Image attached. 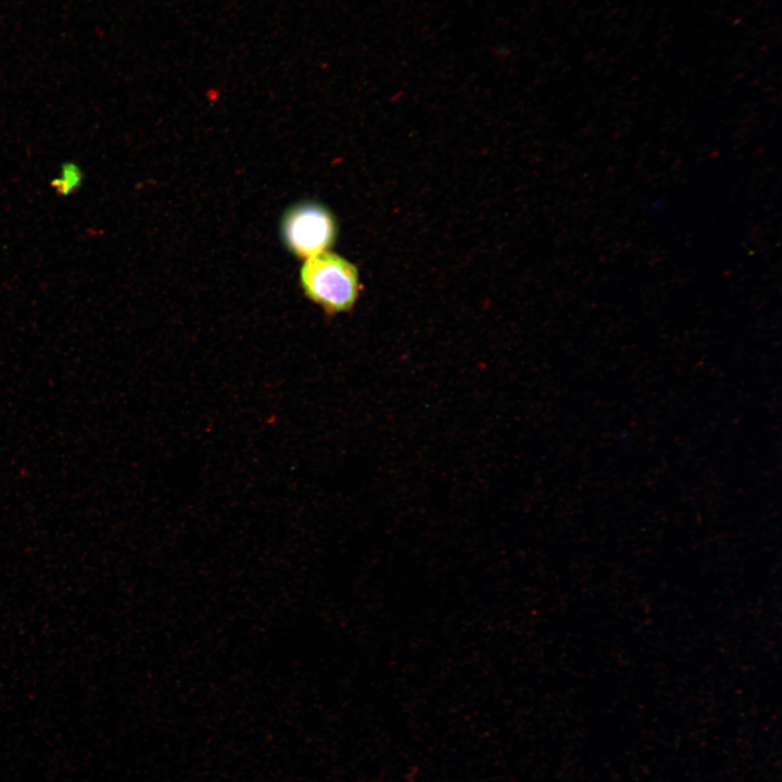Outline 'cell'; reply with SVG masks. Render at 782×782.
Masks as SVG:
<instances>
[{"label":"cell","instance_id":"obj_1","mask_svg":"<svg viewBox=\"0 0 782 782\" xmlns=\"http://www.w3.org/2000/svg\"><path fill=\"white\" fill-rule=\"evenodd\" d=\"M299 282L304 295L328 315L350 312L361 291L357 267L329 251L304 260Z\"/></svg>","mask_w":782,"mask_h":782},{"label":"cell","instance_id":"obj_2","mask_svg":"<svg viewBox=\"0 0 782 782\" xmlns=\"http://www.w3.org/2000/svg\"><path fill=\"white\" fill-rule=\"evenodd\" d=\"M333 214L323 204L302 201L288 207L280 220V237L287 250L300 258L328 251L337 239Z\"/></svg>","mask_w":782,"mask_h":782},{"label":"cell","instance_id":"obj_3","mask_svg":"<svg viewBox=\"0 0 782 782\" xmlns=\"http://www.w3.org/2000/svg\"><path fill=\"white\" fill-rule=\"evenodd\" d=\"M81 180L79 167L73 163L62 167V176L53 181V187L60 194H68L74 191Z\"/></svg>","mask_w":782,"mask_h":782}]
</instances>
